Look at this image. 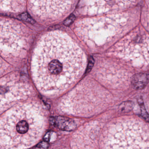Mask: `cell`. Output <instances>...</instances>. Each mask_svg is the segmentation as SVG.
<instances>
[{
	"label": "cell",
	"instance_id": "obj_1",
	"mask_svg": "<svg viewBox=\"0 0 149 149\" xmlns=\"http://www.w3.org/2000/svg\"><path fill=\"white\" fill-rule=\"evenodd\" d=\"M81 49L66 35L50 33L38 43L31 71L35 83L43 93L59 94L81 77L85 68Z\"/></svg>",
	"mask_w": 149,
	"mask_h": 149
},
{
	"label": "cell",
	"instance_id": "obj_2",
	"mask_svg": "<svg viewBox=\"0 0 149 149\" xmlns=\"http://www.w3.org/2000/svg\"><path fill=\"white\" fill-rule=\"evenodd\" d=\"M44 117L35 104L18 105L5 113L1 120V145L4 148L32 146L41 136Z\"/></svg>",
	"mask_w": 149,
	"mask_h": 149
},
{
	"label": "cell",
	"instance_id": "obj_3",
	"mask_svg": "<svg viewBox=\"0 0 149 149\" xmlns=\"http://www.w3.org/2000/svg\"><path fill=\"white\" fill-rule=\"evenodd\" d=\"M72 0H30L31 8L37 15L46 17L59 16L69 8Z\"/></svg>",
	"mask_w": 149,
	"mask_h": 149
},
{
	"label": "cell",
	"instance_id": "obj_4",
	"mask_svg": "<svg viewBox=\"0 0 149 149\" xmlns=\"http://www.w3.org/2000/svg\"><path fill=\"white\" fill-rule=\"evenodd\" d=\"M149 81V75L140 73L134 75L132 79V84L134 88L141 89L144 88Z\"/></svg>",
	"mask_w": 149,
	"mask_h": 149
},
{
	"label": "cell",
	"instance_id": "obj_5",
	"mask_svg": "<svg viewBox=\"0 0 149 149\" xmlns=\"http://www.w3.org/2000/svg\"><path fill=\"white\" fill-rule=\"evenodd\" d=\"M56 123L60 129L66 130H71L74 129L75 123L73 121L65 118L58 117L56 120Z\"/></svg>",
	"mask_w": 149,
	"mask_h": 149
},
{
	"label": "cell",
	"instance_id": "obj_6",
	"mask_svg": "<svg viewBox=\"0 0 149 149\" xmlns=\"http://www.w3.org/2000/svg\"><path fill=\"white\" fill-rule=\"evenodd\" d=\"M132 104L130 102H126L120 105V109L121 111L123 112H128L132 109Z\"/></svg>",
	"mask_w": 149,
	"mask_h": 149
},
{
	"label": "cell",
	"instance_id": "obj_7",
	"mask_svg": "<svg viewBox=\"0 0 149 149\" xmlns=\"http://www.w3.org/2000/svg\"><path fill=\"white\" fill-rule=\"evenodd\" d=\"M19 18L22 20L27 22H29V23H33L34 22L33 20L30 17V15L28 14L27 13H24L21 15L19 16Z\"/></svg>",
	"mask_w": 149,
	"mask_h": 149
},
{
	"label": "cell",
	"instance_id": "obj_8",
	"mask_svg": "<svg viewBox=\"0 0 149 149\" xmlns=\"http://www.w3.org/2000/svg\"><path fill=\"white\" fill-rule=\"evenodd\" d=\"M75 19V17L74 15H71L64 21V25L66 26L70 25L74 21Z\"/></svg>",
	"mask_w": 149,
	"mask_h": 149
}]
</instances>
